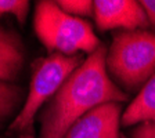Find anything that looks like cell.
Here are the masks:
<instances>
[{"instance_id": "cell-14", "label": "cell", "mask_w": 155, "mask_h": 138, "mask_svg": "<svg viewBox=\"0 0 155 138\" xmlns=\"http://www.w3.org/2000/svg\"><path fill=\"white\" fill-rule=\"evenodd\" d=\"M120 138H126V137H125V135H120Z\"/></svg>"}, {"instance_id": "cell-10", "label": "cell", "mask_w": 155, "mask_h": 138, "mask_svg": "<svg viewBox=\"0 0 155 138\" xmlns=\"http://www.w3.org/2000/svg\"><path fill=\"white\" fill-rule=\"evenodd\" d=\"M58 7L72 17H90L94 15V2L90 0H58Z\"/></svg>"}, {"instance_id": "cell-1", "label": "cell", "mask_w": 155, "mask_h": 138, "mask_svg": "<svg viewBox=\"0 0 155 138\" xmlns=\"http://www.w3.org/2000/svg\"><path fill=\"white\" fill-rule=\"evenodd\" d=\"M127 95L107 73V48L100 46L67 79L42 117L40 138H65L68 130L97 106L123 102Z\"/></svg>"}, {"instance_id": "cell-13", "label": "cell", "mask_w": 155, "mask_h": 138, "mask_svg": "<svg viewBox=\"0 0 155 138\" xmlns=\"http://www.w3.org/2000/svg\"><path fill=\"white\" fill-rule=\"evenodd\" d=\"M140 4L144 8L148 21L155 25V0H144V2H140Z\"/></svg>"}, {"instance_id": "cell-2", "label": "cell", "mask_w": 155, "mask_h": 138, "mask_svg": "<svg viewBox=\"0 0 155 138\" xmlns=\"http://www.w3.org/2000/svg\"><path fill=\"white\" fill-rule=\"evenodd\" d=\"M33 25L39 40L58 54L74 55L78 51L93 54L100 47L90 24L64 13L55 2H39Z\"/></svg>"}, {"instance_id": "cell-3", "label": "cell", "mask_w": 155, "mask_h": 138, "mask_svg": "<svg viewBox=\"0 0 155 138\" xmlns=\"http://www.w3.org/2000/svg\"><path fill=\"white\" fill-rule=\"evenodd\" d=\"M107 68L126 90L134 91L155 75V32L126 30L114 36Z\"/></svg>"}, {"instance_id": "cell-5", "label": "cell", "mask_w": 155, "mask_h": 138, "mask_svg": "<svg viewBox=\"0 0 155 138\" xmlns=\"http://www.w3.org/2000/svg\"><path fill=\"white\" fill-rule=\"evenodd\" d=\"M94 19L100 30L148 26V18L140 2L134 0H97L94 2Z\"/></svg>"}, {"instance_id": "cell-8", "label": "cell", "mask_w": 155, "mask_h": 138, "mask_svg": "<svg viewBox=\"0 0 155 138\" xmlns=\"http://www.w3.org/2000/svg\"><path fill=\"white\" fill-rule=\"evenodd\" d=\"M24 62L18 39L0 29V80H14Z\"/></svg>"}, {"instance_id": "cell-11", "label": "cell", "mask_w": 155, "mask_h": 138, "mask_svg": "<svg viewBox=\"0 0 155 138\" xmlns=\"http://www.w3.org/2000/svg\"><path fill=\"white\" fill-rule=\"evenodd\" d=\"M29 11V2L26 0H0V15L13 14L21 24L25 22Z\"/></svg>"}, {"instance_id": "cell-7", "label": "cell", "mask_w": 155, "mask_h": 138, "mask_svg": "<svg viewBox=\"0 0 155 138\" xmlns=\"http://www.w3.org/2000/svg\"><path fill=\"white\" fill-rule=\"evenodd\" d=\"M148 122H155V75L143 86L120 117L125 127Z\"/></svg>"}, {"instance_id": "cell-6", "label": "cell", "mask_w": 155, "mask_h": 138, "mask_svg": "<svg viewBox=\"0 0 155 138\" xmlns=\"http://www.w3.org/2000/svg\"><path fill=\"white\" fill-rule=\"evenodd\" d=\"M120 111L119 102L97 106L82 116L68 130L65 138H120Z\"/></svg>"}, {"instance_id": "cell-9", "label": "cell", "mask_w": 155, "mask_h": 138, "mask_svg": "<svg viewBox=\"0 0 155 138\" xmlns=\"http://www.w3.org/2000/svg\"><path fill=\"white\" fill-rule=\"evenodd\" d=\"M19 90L17 86L0 82V123L13 113L19 101Z\"/></svg>"}, {"instance_id": "cell-12", "label": "cell", "mask_w": 155, "mask_h": 138, "mask_svg": "<svg viewBox=\"0 0 155 138\" xmlns=\"http://www.w3.org/2000/svg\"><path fill=\"white\" fill-rule=\"evenodd\" d=\"M133 138H155V122L143 123L132 133Z\"/></svg>"}, {"instance_id": "cell-4", "label": "cell", "mask_w": 155, "mask_h": 138, "mask_svg": "<svg viewBox=\"0 0 155 138\" xmlns=\"http://www.w3.org/2000/svg\"><path fill=\"white\" fill-rule=\"evenodd\" d=\"M81 59V55H62L58 53L40 59L33 71L25 106L10 129L19 134H31L38 109L50 97L58 93L68 77L82 65Z\"/></svg>"}]
</instances>
